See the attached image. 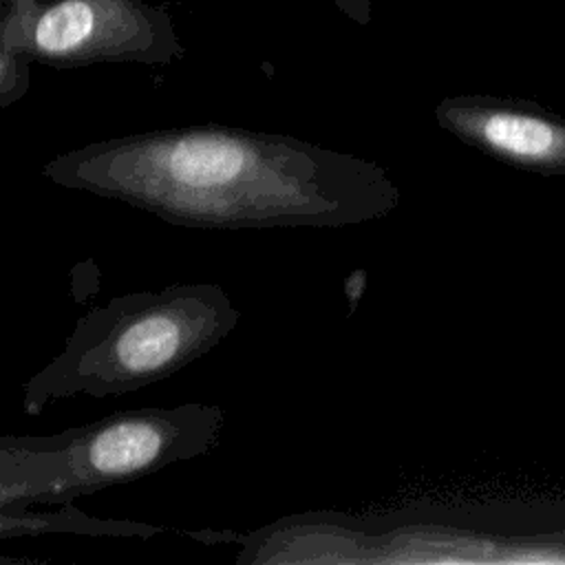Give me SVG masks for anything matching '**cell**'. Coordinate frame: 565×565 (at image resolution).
Listing matches in <instances>:
<instances>
[{"mask_svg": "<svg viewBox=\"0 0 565 565\" xmlns=\"http://www.w3.org/2000/svg\"><path fill=\"white\" fill-rule=\"evenodd\" d=\"M42 177L190 230H335L384 218L402 201L371 159L225 124L90 141L49 159Z\"/></svg>", "mask_w": 565, "mask_h": 565, "instance_id": "1", "label": "cell"}, {"mask_svg": "<svg viewBox=\"0 0 565 565\" xmlns=\"http://www.w3.org/2000/svg\"><path fill=\"white\" fill-rule=\"evenodd\" d=\"M241 311L216 282H174L110 298L75 320L64 349L22 384V411L73 397H110L157 384L216 349Z\"/></svg>", "mask_w": 565, "mask_h": 565, "instance_id": "2", "label": "cell"}, {"mask_svg": "<svg viewBox=\"0 0 565 565\" xmlns=\"http://www.w3.org/2000/svg\"><path fill=\"white\" fill-rule=\"evenodd\" d=\"M216 404L113 411L55 435L0 437V510L66 503L130 483L218 446Z\"/></svg>", "mask_w": 565, "mask_h": 565, "instance_id": "3", "label": "cell"}, {"mask_svg": "<svg viewBox=\"0 0 565 565\" xmlns=\"http://www.w3.org/2000/svg\"><path fill=\"white\" fill-rule=\"evenodd\" d=\"M172 18L143 0H40L24 55L53 68L172 64L183 57Z\"/></svg>", "mask_w": 565, "mask_h": 565, "instance_id": "4", "label": "cell"}, {"mask_svg": "<svg viewBox=\"0 0 565 565\" xmlns=\"http://www.w3.org/2000/svg\"><path fill=\"white\" fill-rule=\"evenodd\" d=\"M439 128L523 170L565 172V119L523 99L455 95L435 106Z\"/></svg>", "mask_w": 565, "mask_h": 565, "instance_id": "5", "label": "cell"}, {"mask_svg": "<svg viewBox=\"0 0 565 565\" xmlns=\"http://www.w3.org/2000/svg\"><path fill=\"white\" fill-rule=\"evenodd\" d=\"M163 525H152L132 519H99L82 512L73 501L60 503L55 512H38L26 508L0 510V539H20V536H42V534H77L95 539H141L163 534Z\"/></svg>", "mask_w": 565, "mask_h": 565, "instance_id": "6", "label": "cell"}, {"mask_svg": "<svg viewBox=\"0 0 565 565\" xmlns=\"http://www.w3.org/2000/svg\"><path fill=\"white\" fill-rule=\"evenodd\" d=\"M40 0H2L0 22V106L9 108L29 90V64L24 42Z\"/></svg>", "mask_w": 565, "mask_h": 565, "instance_id": "7", "label": "cell"}, {"mask_svg": "<svg viewBox=\"0 0 565 565\" xmlns=\"http://www.w3.org/2000/svg\"><path fill=\"white\" fill-rule=\"evenodd\" d=\"M369 285V271L364 267H355L347 274L344 282H342V291H344V300L349 305V313H355L364 291Z\"/></svg>", "mask_w": 565, "mask_h": 565, "instance_id": "8", "label": "cell"}, {"mask_svg": "<svg viewBox=\"0 0 565 565\" xmlns=\"http://www.w3.org/2000/svg\"><path fill=\"white\" fill-rule=\"evenodd\" d=\"M349 20L366 26L371 22V0H331Z\"/></svg>", "mask_w": 565, "mask_h": 565, "instance_id": "9", "label": "cell"}]
</instances>
